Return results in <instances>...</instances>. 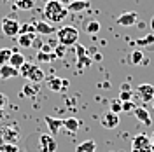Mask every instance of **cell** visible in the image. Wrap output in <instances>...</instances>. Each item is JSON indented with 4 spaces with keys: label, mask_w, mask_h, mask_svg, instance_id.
<instances>
[{
    "label": "cell",
    "mask_w": 154,
    "mask_h": 152,
    "mask_svg": "<svg viewBox=\"0 0 154 152\" xmlns=\"http://www.w3.org/2000/svg\"><path fill=\"white\" fill-rule=\"evenodd\" d=\"M58 2H60L61 5H65V7H67V5L70 4V2H72V0H58Z\"/></svg>",
    "instance_id": "cell-35"
},
{
    "label": "cell",
    "mask_w": 154,
    "mask_h": 152,
    "mask_svg": "<svg viewBox=\"0 0 154 152\" xmlns=\"http://www.w3.org/2000/svg\"><path fill=\"white\" fill-rule=\"evenodd\" d=\"M46 86H48L51 91H54V93H60V91H65L70 82H68L67 79H60V77H49L48 81H46Z\"/></svg>",
    "instance_id": "cell-9"
},
{
    "label": "cell",
    "mask_w": 154,
    "mask_h": 152,
    "mask_svg": "<svg viewBox=\"0 0 154 152\" xmlns=\"http://www.w3.org/2000/svg\"><path fill=\"white\" fill-rule=\"evenodd\" d=\"M131 91H121L119 93V102H131Z\"/></svg>",
    "instance_id": "cell-29"
},
{
    "label": "cell",
    "mask_w": 154,
    "mask_h": 152,
    "mask_svg": "<svg viewBox=\"0 0 154 152\" xmlns=\"http://www.w3.org/2000/svg\"><path fill=\"white\" fill-rule=\"evenodd\" d=\"M137 21H138V14L135 11H128V12H121L117 16L116 25L117 26H123V28H130V26H135Z\"/></svg>",
    "instance_id": "cell-6"
},
{
    "label": "cell",
    "mask_w": 154,
    "mask_h": 152,
    "mask_svg": "<svg viewBox=\"0 0 154 152\" xmlns=\"http://www.w3.org/2000/svg\"><path fill=\"white\" fill-rule=\"evenodd\" d=\"M151 105H152V110H154V98H152V102H151Z\"/></svg>",
    "instance_id": "cell-38"
},
{
    "label": "cell",
    "mask_w": 154,
    "mask_h": 152,
    "mask_svg": "<svg viewBox=\"0 0 154 152\" xmlns=\"http://www.w3.org/2000/svg\"><path fill=\"white\" fill-rule=\"evenodd\" d=\"M100 23L98 21H88L86 26H84V30H86V33H89V35H96L98 32H100Z\"/></svg>",
    "instance_id": "cell-24"
},
{
    "label": "cell",
    "mask_w": 154,
    "mask_h": 152,
    "mask_svg": "<svg viewBox=\"0 0 154 152\" xmlns=\"http://www.w3.org/2000/svg\"><path fill=\"white\" fill-rule=\"evenodd\" d=\"M137 93H138V98L144 103H151L154 98V86L152 84H140L137 87Z\"/></svg>",
    "instance_id": "cell-10"
},
{
    "label": "cell",
    "mask_w": 154,
    "mask_h": 152,
    "mask_svg": "<svg viewBox=\"0 0 154 152\" xmlns=\"http://www.w3.org/2000/svg\"><path fill=\"white\" fill-rule=\"evenodd\" d=\"M74 47L77 51V68H88L91 65V58L88 56V49L82 47L79 42H77Z\"/></svg>",
    "instance_id": "cell-7"
},
{
    "label": "cell",
    "mask_w": 154,
    "mask_h": 152,
    "mask_svg": "<svg viewBox=\"0 0 154 152\" xmlns=\"http://www.w3.org/2000/svg\"><path fill=\"white\" fill-rule=\"evenodd\" d=\"M147 145H152L151 143V136L149 135H137L133 140H131V147H147Z\"/></svg>",
    "instance_id": "cell-19"
},
{
    "label": "cell",
    "mask_w": 154,
    "mask_h": 152,
    "mask_svg": "<svg viewBox=\"0 0 154 152\" xmlns=\"http://www.w3.org/2000/svg\"><path fill=\"white\" fill-rule=\"evenodd\" d=\"M131 152H154L152 145H147V147H131Z\"/></svg>",
    "instance_id": "cell-31"
},
{
    "label": "cell",
    "mask_w": 154,
    "mask_h": 152,
    "mask_svg": "<svg viewBox=\"0 0 154 152\" xmlns=\"http://www.w3.org/2000/svg\"><path fill=\"white\" fill-rule=\"evenodd\" d=\"M14 5L21 11H30L35 7V0H14Z\"/></svg>",
    "instance_id": "cell-21"
},
{
    "label": "cell",
    "mask_w": 154,
    "mask_h": 152,
    "mask_svg": "<svg viewBox=\"0 0 154 152\" xmlns=\"http://www.w3.org/2000/svg\"><path fill=\"white\" fill-rule=\"evenodd\" d=\"M46 124H48L49 131H51V135H56L61 128H63V121L61 119H54V117H51V115H46Z\"/></svg>",
    "instance_id": "cell-14"
},
{
    "label": "cell",
    "mask_w": 154,
    "mask_h": 152,
    "mask_svg": "<svg viewBox=\"0 0 154 152\" xmlns=\"http://www.w3.org/2000/svg\"><path fill=\"white\" fill-rule=\"evenodd\" d=\"M42 14H44L46 21H49V23H61L68 16V9L65 5H61L58 0H48Z\"/></svg>",
    "instance_id": "cell-1"
},
{
    "label": "cell",
    "mask_w": 154,
    "mask_h": 152,
    "mask_svg": "<svg viewBox=\"0 0 154 152\" xmlns=\"http://www.w3.org/2000/svg\"><path fill=\"white\" fill-rule=\"evenodd\" d=\"M33 25H35V33H40V35L56 33V26H53L49 21H37V23H33Z\"/></svg>",
    "instance_id": "cell-12"
},
{
    "label": "cell",
    "mask_w": 154,
    "mask_h": 152,
    "mask_svg": "<svg viewBox=\"0 0 154 152\" xmlns=\"http://www.w3.org/2000/svg\"><path fill=\"white\" fill-rule=\"evenodd\" d=\"M37 35L35 33H19L18 35V44L21 47H32L33 42H35Z\"/></svg>",
    "instance_id": "cell-16"
},
{
    "label": "cell",
    "mask_w": 154,
    "mask_h": 152,
    "mask_svg": "<svg viewBox=\"0 0 154 152\" xmlns=\"http://www.w3.org/2000/svg\"><path fill=\"white\" fill-rule=\"evenodd\" d=\"M0 26H2V32H4V35L5 37H18L19 33V21L16 18H2L0 21Z\"/></svg>",
    "instance_id": "cell-4"
},
{
    "label": "cell",
    "mask_w": 154,
    "mask_h": 152,
    "mask_svg": "<svg viewBox=\"0 0 154 152\" xmlns=\"http://www.w3.org/2000/svg\"><path fill=\"white\" fill-rule=\"evenodd\" d=\"M58 142L51 133H44L38 136V150L40 152H56Z\"/></svg>",
    "instance_id": "cell-5"
},
{
    "label": "cell",
    "mask_w": 154,
    "mask_h": 152,
    "mask_svg": "<svg viewBox=\"0 0 154 152\" xmlns=\"http://www.w3.org/2000/svg\"><path fill=\"white\" fill-rule=\"evenodd\" d=\"M53 58H56L54 54H49V53H44V51H38L37 53V59L38 61H51Z\"/></svg>",
    "instance_id": "cell-27"
},
{
    "label": "cell",
    "mask_w": 154,
    "mask_h": 152,
    "mask_svg": "<svg viewBox=\"0 0 154 152\" xmlns=\"http://www.w3.org/2000/svg\"><path fill=\"white\" fill-rule=\"evenodd\" d=\"M110 112L119 115V112H123V107H121V102H112L110 103Z\"/></svg>",
    "instance_id": "cell-30"
},
{
    "label": "cell",
    "mask_w": 154,
    "mask_h": 152,
    "mask_svg": "<svg viewBox=\"0 0 154 152\" xmlns=\"http://www.w3.org/2000/svg\"><path fill=\"white\" fill-rule=\"evenodd\" d=\"M25 63H26L25 54H23V53H19V51H14V49H12V56H11V59H9L11 67H14V68H18V70H19Z\"/></svg>",
    "instance_id": "cell-15"
},
{
    "label": "cell",
    "mask_w": 154,
    "mask_h": 152,
    "mask_svg": "<svg viewBox=\"0 0 154 152\" xmlns=\"http://www.w3.org/2000/svg\"><path fill=\"white\" fill-rule=\"evenodd\" d=\"M19 75V70L14 67H11V65H2L0 67V79H4V81H7V79H12V77Z\"/></svg>",
    "instance_id": "cell-17"
},
{
    "label": "cell",
    "mask_w": 154,
    "mask_h": 152,
    "mask_svg": "<svg viewBox=\"0 0 154 152\" xmlns=\"http://www.w3.org/2000/svg\"><path fill=\"white\" fill-rule=\"evenodd\" d=\"M11 56H12V49H9V47L0 49V67L2 65H9Z\"/></svg>",
    "instance_id": "cell-23"
},
{
    "label": "cell",
    "mask_w": 154,
    "mask_h": 152,
    "mask_svg": "<svg viewBox=\"0 0 154 152\" xmlns=\"http://www.w3.org/2000/svg\"><path fill=\"white\" fill-rule=\"evenodd\" d=\"M130 63H131V65H140V63H144V53H142L140 49H135L133 53L130 54Z\"/></svg>",
    "instance_id": "cell-22"
},
{
    "label": "cell",
    "mask_w": 154,
    "mask_h": 152,
    "mask_svg": "<svg viewBox=\"0 0 154 152\" xmlns=\"http://www.w3.org/2000/svg\"><path fill=\"white\" fill-rule=\"evenodd\" d=\"M89 7H91L89 0H72L67 5L68 12H82V11L89 9Z\"/></svg>",
    "instance_id": "cell-13"
},
{
    "label": "cell",
    "mask_w": 154,
    "mask_h": 152,
    "mask_svg": "<svg viewBox=\"0 0 154 152\" xmlns=\"http://www.w3.org/2000/svg\"><path fill=\"white\" fill-rule=\"evenodd\" d=\"M23 93H25V95H28V96H32V95H35V93H37V89H35V87H32L30 84H26L25 87H23Z\"/></svg>",
    "instance_id": "cell-32"
},
{
    "label": "cell",
    "mask_w": 154,
    "mask_h": 152,
    "mask_svg": "<svg viewBox=\"0 0 154 152\" xmlns=\"http://www.w3.org/2000/svg\"><path fill=\"white\" fill-rule=\"evenodd\" d=\"M100 124H102L105 129H116V128L119 126V115L114 114V112H110V110H107L105 114L102 115Z\"/></svg>",
    "instance_id": "cell-8"
},
{
    "label": "cell",
    "mask_w": 154,
    "mask_h": 152,
    "mask_svg": "<svg viewBox=\"0 0 154 152\" xmlns=\"http://www.w3.org/2000/svg\"><path fill=\"white\" fill-rule=\"evenodd\" d=\"M151 143H152V149H154V131L151 133Z\"/></svg>",
    "instance_id": "cell-36"
},
{
    "label": "cell",
    "mask_w": 154,
    "mask_h": 152,
    "mask_svg": "<svg viewBox=\"0 0 154 152\" xmlns=\"http://www.w3.org/2000/svg\"><path fill=\"white\" fill-rule=\"evenodd\" d=\"M121 91H131V86L130 84H123L121 86Z\"/></svg>",
    "instance_id": "cell-34"
},
{
    "label": "cell",
    "mask_w": 154,
    "mask_h": 152,
    "mask_svg": "<svg viewBox=\"0 0 154 152\" xmlns=\"http://www.w3.org/2000/svg\"><path fill=\"white\" fill-rule=\"evenodd\" d=\"M96 150V142L95 140H88V142H82L77 145L75 152H95Z\"/></svg>",
    "instance_id": "cell-20"
},
{
    "label": "cell",
    "mask_w": 154,
    "mask_h": 152,
    "mask_svg": "<svg viewBox=\"0 0 154 152\" xmlns=\"http://www.w3.org/2000/svg\"><path fill=\"white\" fill-rule=\"evenodd\" d=\"M19 33H35V25L33 23H23L19 26Z\"/></svg>",
    "instance_id": "cell-26"
},
{
    "label": "cell",
    "mask_w": 154,
    "mask_h": 152,
    "mask_svg": "<svg viewBox=\"0 0 154 152\" xmlns=\"http://www.w3.org/2000/svg\"><path fill=\"white\" fill-rule=\"evenodd\" d=\"M79 126H81V121L75 119V117H68L63 121V128L67 129L68 133H77L79 131Z\"/></svg>",
    "instance_id": "cell-18"
},
{
    "label": "cell",
    "mask_w": 154,
    "mask_h": 152,
    "mask_svg": "<svg viewBox=\"0 0 154 152\" xmlns=\"http://www.w3.org/2000/svg\"><path fill=\"white\" fill-rule=\"evenodd\" d=\"M56 38L58 42L65 47H72L75 46L77 40H79V30L72 25H67V26H61V28L56 30Z\"/></svg>",
    "instance_id": "cell-2"
},
{
    "label": "cell",
    "mask_w": 154,
    "mask_h": 152,
    "mask_svg": "<svg viewBox=\"0 0 154 152\" xmlns=\"http://www.w3.org/2000/svg\"><path fill=\"white\" fill-rule=\"evenodd\" d=\"M151 28H152V32H154V16H152V19H151Z\"/></svg>",
    "instance_id": "cell-37"
},
{
    "label": "cell",
    "mask_w": 154,
    "mask_h": 152,
    "mask_svg": "<svg viewBox=\"0 0 154 152\" xmlns=\"http://www.w3.org/2000/svg\"><path fill=\"white\" fill-rule=\"evenodd\" d=\"M63 53H65V46H61V44H60V46L54 49V56H56V58H63Z\"/></svg>",
    "instance_id": "cell-33"
},
{
    "label": "cell",
    "mask_w": 154,
    "mask_h": 152,
    "mask_svg": "<svg viewBox=\"0 0 154 152\" xmlns=\"http://www.w3.org/2000/svg\"><path fill=\"white\" fill-rule=\"evenodd\" d=\"M121 107H123V112H133L137 105L133 102H121Z\"/></svg>",
    "instance_id": "cell-28"
},
{
    "label": "cell",
    "mask_w": 154,
    "mask_h": 152,
    "mask_svg": "<svg viewBox=\"0 0 154 152\" xmlns=\"http://www.w3.org/2000/svg\"><path fill=\"white\" fill-rule=\"evenodd\" d=\"M133 115H135V117H137V119H138L142 124H144V126H151V124H152L151 114H149V110H147L145 107H135Z\"/></svg>",
    "instance_id": "cell-11"
},
{
    "label": "cell",
    "mask_w": 154,
    "mask_h": 152,
    "mask_svg": "<svg viewBox=\"0 0 154 152\" xmlns=\"http://www.w3.org/2000/svg\"><path fill=\"white\" fill-rule=\"evenodd\" d=\"M19 75L23 79H26L30 84H38V82H42L46 79L42 68H38L37 65H32V63H25L23 67L19 68Z\"/></svg>",
    "instance_id": "cell-3"
},
{
    "label": "cell",
    "mask_w": 154,
    "mask_h": 152,
    "mask_svg": "<svg viewBox=\"0 0 154 152\" xmlns=\"http://www.w3.org/2000/svg\"><path fill=\"white\" fill-rule=\"evenodd\" d=\"M137 44H138L140 47H149V46H154V33H149V35H145V37L138 38V40H137Z\"/></svg>",
    "instance_id": "cell-25"
}]
</instances>
